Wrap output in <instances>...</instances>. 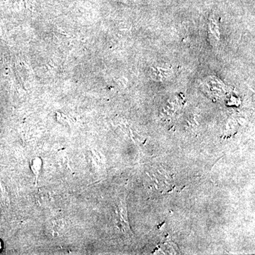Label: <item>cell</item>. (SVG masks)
<instances>
[{
    "mask_svg": "<svg viewBox=\"0 0 255 255\" xmlns=\"http://www.w3.org/2000/svg\"><path fill=\"white\" fill-rule=\"evenodd\" d=\"M1 241H0V251H1Z\"/></svg>",
    "mask_w": 255,
    "mask_h": 255,
    "instance_id": "obj_2",
    "label": "cell"
},
{
    "mask_svg": "<svg viewBox=\"0 0 255 255\" xmlns=\"http://www.w3.org/2000/svg\"><path fill=\"white\" fill-rule=\"evenodd\" d=\"M30 167H31V170L33 174H34L36 179H38L41 174L42 170V167H43V162L40 157H36L31 159L30 162Z\"/></svg>",
    "mask_w": 255,
    "mask_h": 255,
    "instance_id": "obj_1",
    "label": "cell"
}]
</instances>
